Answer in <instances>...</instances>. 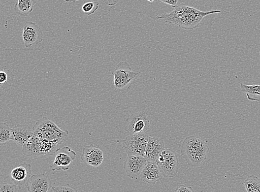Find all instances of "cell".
<instances>
[{"instance_id": "obj_31", "label": "cell", "mask_w": 260, "mask_h": 192, "mask_svg": "<svg viewBox=\"0 0 260 192\" xmlns=\"http://www.w3.org/2000/svg\"><path fill=\"white\" fill-rule=\"evenodd\" d=\"M259 54H260V52H259Z\"/></svg>"}, {"instance_id": "obj_21", "label": "cell", "mask_w": 260, "mask_h": 192, "mask_svg": "<svg viewBox=\"0 0 260 192\" xmlns=\"http://www.w3.org/2000/svg\"><path fill=\"white\" fill-rule=\"evenodd\" d=\"M13 140V130L7 123H0V143L2 144Z\"/></svg>"}, {"instance_id": "obj_4", "label": "cell", "mask_w": 260, "mask_h": 192, "mask_svg": "<svg viewBox=\"0 0 260 192\" xmlns=\"http://www.w3.org/2000/svg\"><path fill=\"white\" fill-rule=\"evenodd\" d=\"M59 145L51 141L42 139L34 135L22 148V153L26 157L38 158L55 154Z\"/></svg>"}, {"instance_id": "obj_12", "label": "cell", "mask_w": 260, "mask_h": 192, "mask_svg": "<svg viewBox=\"0 0 260 192\" xmlns=\"http://www.w3.org/2000/svg\"><path fill=\"white\" fill-rule=\"evenodd\" d=\"M32 177L31 165L23 163L15 168L11 172V178L19 189L27 187L29 179Z\"/></svg>"}, {"instance_id": "obj_27", "label": "cell", "mask_w": 260, "mask_h": 192, "mask_svg": "<svg viewBox=\"0 0 260 192\" xmlns=\"http://www.w3.org/2000/svg\"><path fill=\"white\" fill-rule=\"evenodd\" d=\"M8 77L5 71L0 72V83L4 84L8 81Z\"/></svg>"}, {"instance_id": "obj_5", "label": "cell", "mask_w": 260, "mask_h": 192, "mask_svg": "<svg viewBox=\"0 0 260 192\" xmlns=\"http://www.w3.org/2000/svg\"><path fill=\"white\" fill-rule=\"evenodd\" d=\"M141 74V72L133 70L128 62H120L115 68L113 73L115 88L122 92L128 91L131 83Z\"/></svg>"}, {"instance_id": "obj_1", "label": "cell", "mask_w": 260, "mask_h": 192, "mask_svg": "<svg viewBox=\"0 0 260 192\" xmlns=\"http://www.w3.org/2000/svg\"><path fill=\"white\" fill-rule=\"evenodd\" d=\"M220 13V10L202 11L182 4L174 8L170 13H163L156 16V19L186 30H193L200 25L205 17Z\"/></svg>"}, {"instance_id": "obj_10", "label": "cell", "mask_w": 260, "mask_h": 192, "mask_svg": "<svg viewBox=\"0 0 260 192\" xmlns=\"http://www.w3.org/2000/svg\"><path fill=\"white\" fill-rule=\"evenodd\" d=\"M22 37L24 45L27 48L41 43L44 40L41 27L38 24L31 21H27L24 25Z\"/></svg>"}, {"instance_id": "obj_29", "label": "cell", "mask_w": 260, "mask_h": 192, "mask_svg": "<svg viewBox=\"0 0 260 192\" xmlns=\"http://www.w3.org/2000/svg\"><path fill=\"white\" fill-rule=\"evenodd\" d=\"M64 1L66 3H76L78 1H79V0H64Z\"/></svg>"}, {"instance_id": "obj_23", "label": "cell", "mask_w": 260, "mask_h": 192, "mask_svg": "<svg viewBox=\"0 0 260 192\" xmlns=\"http://www.w3.org/2000/svg\"><path fill=\"white\" fill-rule=\"evenodd\" d=\"M52 192H78V191L70 184H65L52 187Z\"/></svg>"}, {"instance_id": "obj_6", "label": "cell", "mask_w": 260, "mask_h": 192, "mask_svg": "<svg viewBox=\"0 0 260 192\" xmlns=\"http://www.w3.org/2000/svg\"><path fill=\"white\" fill-rule=\"evenodd\" d=\"M156 164L163 177L172 178L178 173L179 160L177 153L171 149L163 150Z\"/></svg>"}, {"instance_id": "obj_17", "label": "cell", "mask_w": 260, "mask_h": 192, "mask_svg": "<svg viewBox=\"0 0 260 192\" xmlns=\"http://www.w3.org/2000/svg\"><path fill=\"white\" fill-rule=\"evenodd\" d=\"M161 172L156 163H148L141 176L142 181L154 185L162 178Z\"/></svg>"}, {"instance_id": "obj_14", "label": "cell", "mask_w": 260, "mask_h": 192, "mask_svg": "<svg viewBox=\"0 0 260 192\" xmlns=\"http://www.w3.org/2000/svg\"><path fill=\"white\" fill-rule=\"evenodd\" d=\"M165 148V142L158 138L149 136L143 157L148 163H156Z\"/></svg>"}, {"instance_id": "obj_16", "label": "cell", "mask_w": 260, "mask_h": 192, "mask_svg": "<svg viewBox=\"0 0 260 192\" xmlns=\"http://www.w3.org/2000/svg\"><path fill=\"white\" fill-rule=\"evenodd\" d=\"M13 130V140L22 147L34 136V129L27 124H18Z\"/></svg>"}, {"instance_id": "obj_28", "label": "cell", "mask_w": 260, "mask_h": 192, "mask_svg": "<svg viewBox=\"0 0 260 192\" xmlns=\"http://www.w3.org/2000/svg\"><path fill=\"white\" fill-rule=\"evenodd\" d=\"M101 1L106 5L112 7V6L117 5L120 0H101Z\"/></svg>"}, {"instance_id": "obj_22", "label": "cell", "mask_w": 260, "mask_h": 192, "mask_svg": "<svg viewBox=\"0 0 260 192\" xmlns=\"http://www.w3.org/2000/svg\"><path fill=\"white\" fill-rule=\"evenodd\" d=\"M100 3L98 2H88L84 4L82 10L84 14L88 16L93 15L99 8Z\"/></svg>"}, {"instance_id": "obj_11", "label": "cell", "mask_w": 260, "mask_h": 192, "mask_svg": "<svg viewBox=\"0 0 260 192\" xmlns=\"http://www.w3.org/2000/svg\"><path fill=\"white\" fill-rule=\"evenodd\" d=\"M148 162L143 156L128 155L124 164V169L127 176L132 179H137L141 174Z\"/></svg>"}, {"instance_id": "obj_20", "label": "cell", "mask_w": 260, "mask_h": 192, "mask_svg": "<svg viewBox=\"0 0 260 192\" xmlns=\"http://www.w3.org/2000/svg\"><path fill=\"white\" fill-rule=\"evenodd\" d=\"M244 185L247 192H260V178L253 175L248 176Z\"/></svg>"}, {"instance_id": "obj_2", "label": "cell", "mask_w": 260, "mask_h": 192, "mask_svg": "<svg viewBox=\"0 0 260 192\" xmlns=\"http://www.w3.org/2000/svg\"><path fill=\"white\" fill-rule=\"evenodd\" d=\"M209 151L207 142L193 136L186 137L181 148V155L187 165L192 167L202 166L207 160Z\"/></svg>"}, {"instance_id": "obj_24", "label": "cell", "mask_w": 260, "mask_h": 192, "mask_svg": "<svg viewBox=\"0 0 260 192\" xmlns=\"http://www.w3.org/2000/svg\"><path fill=\"white\" fill-rule=\"evenodd\" d=\"M17 188L15 184H10L6 182L0 184V192H18Z\"/></svg>"}, {"instance_id": "obj_7", "label": "cell", "mask_w": 260, "mask_h": 192, "mask_svg": "<svg viewBox=\"0 0 260 192\" xmlns=\"http://www.w3.org/2000/svg\"><path fill=\"white\" fill-rule=\"evenodd\" d=\"M149 136L144 133L127 136L123 142V147L128 155L143 156Z\"/></svg>"}, {"instance_id": "obj_18", "label": "cell", "mask_w": 260, "mask_h": 192, "mask_svg": "<svg viewBox=\"0 0 260 192\" xmlns=\"http://www.w3.org/2000/svg\"><path fill=\"white\" fill-rule=\"evenodd\" d=\"M36 4V0H18L14 10L17 15L26 17L32 13Z\"/></svg>"}, {"instance_id": "obj_13", "label": "cell", "mask_w": 260, "mask_h": 192, "mask_svg": "<svg viewBox=\"0 0 260 192\" xmlns=\"http://www.w3.org/2000/svg\"><path fill=\"white\" fill-rule=\"evenodd\" d=\"M81 159L84 163L98 168L104 162V152L101 147L90 145L83 148Z\"/></svg>"}, {"instance_id": "obj_8", "label": "cell", "mask_w": 260, "mask_h": 192, "mask_svg": "<svg viewBox=\"0 0 260 192\" xmlns=\"http://www.w3.org/2000/svg\"><path fill=\"white\" fill-rule=\"evenodd\" d=\"M55 158L51 166V170L54 171H66L76 157V153L69 147L59 148L55 153Z\"/></svg>"}, {"instance_id": "obj_19", "label": "cell", "mask_w": 260, "mask_h": 192, "mask_svg": "<svg viewBox=\"0 0 260 192\" xmlns=\"http://www.w3.org/2000/svg\"><path fill=\"white\" fill-rule=\"evenodd\" d=\"M241 91L245 93L248 100L250 101H260V85H246L240 83Z\"/></svg>"}, {"instance_id": "obj_15", "label": "cell", "mask_w": 260, "mask_h": 192, "mask_svg": "<svg viewBox=\"0 0 260 192\" xmlns=\"http://www.w3.org/2000/svg\"><path fill=\"white\" fill-rule=\"evenodd\" d=\"M52 188L51 178L43 173L32 176L27 187L29 192H48Z\"/></svg>"}, {"instance_id": "obj_26", "label": "cell", "mask_w": 260, "mask_h": 192, "mask_svg": "<svg viewBox=\"0 0 260 192\" xmlns=\"http://www.w3.org/2000/svg\"><path fill=\"white\" fill-rule=\"evenodd\" d=\"M174 192H195L191 186L181 184L175 190Z\"/></svg>"}, {"instance_id": "obj_3", "label": "cell", "mask_w": 260, "mask_h": 192, "mask_svg": "<svg viewBox=\"0 0 260 192\" xmlns=\"http://www.w3.org/2000/svg\"><path fill=\"white\" fill-rule=\"evenodd\" d=\"M34 135L60 145L69 140V131H63L48 119L44 117L36 122L34 125Z\"/></svg>"}, {"instance_id": "obj_25", "label": "cell", "mask_w": 260, "mask_h": 192, "mask_svg": "<svg viewBox=\"0 0 260 192\" xmlns=\"http://www.w3.org/2000/svg\"><path fill=\"white\" fill-rule=\"evenodd\" d=\"M159 2L171 6L174 9L183 4L185 0H158Z\"/></svg>"}, {"instance_id": "obj_9", "label": "cell", "mask_w": 260, "mask_h": 192, "mask_svg": "<svg viewBox=\"0 0 260 192\" xmlns=\"http://www.w3.org/2000/svg\"><path fill=\"white\" fill-rule=\"evenodd\" d=\"M127 133L129 135L143 133L149 129L150 118L148 113L144 112H136L128 119Z\"/></svg>"}, {"instance_id": "obj_30", "label": "cell", "mask_w": 260, "mask_h": 192, "mask_svg": "<svg viewBox=\"0 0 260 192\" xmlns=\"http://www.w3.org/2000/svg\"><path fill=\"white\" fill-rule=\"evenodd\" d=\"M147 1L150 3H153L154 2V0H147Z\"/></svg>"}]
</instances>
